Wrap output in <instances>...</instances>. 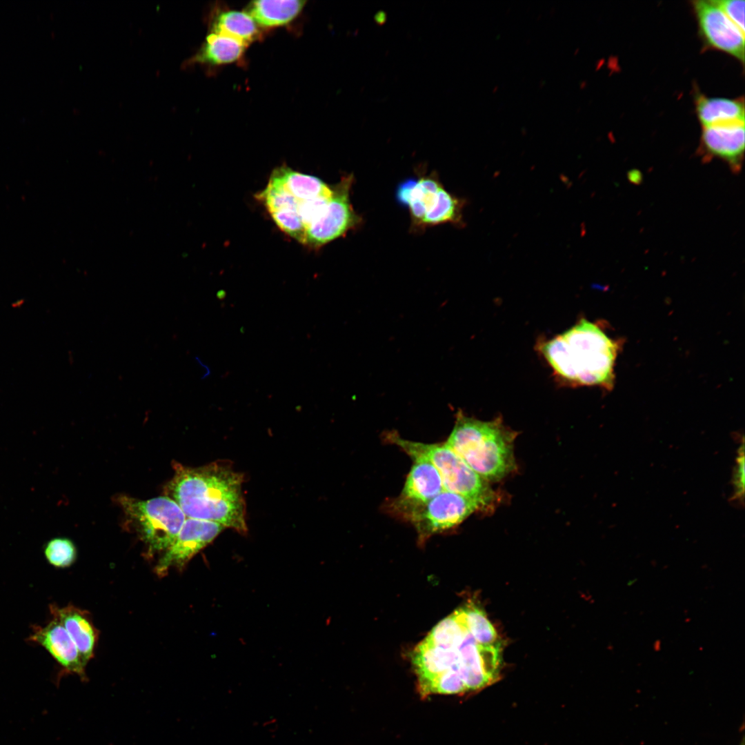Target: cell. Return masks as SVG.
Returning a JSON list of instances; mask_svg holds the SVG:
<instances>
[{
  "mask_svg": "<svg viewBox=\"0 0 745 745\" xmlns=\"http://www.w3.org/2000/svg\"><path fill=\"white\" fill-rule=\"evenodd\" d=\"M726 15L744 33V1L714 0Z\"/></svg>",
  "mask_w": 745,
  "mask_h": 745,
  "instance_id": "4316f807",
  "label": "cell"
},
{
  "mask_svg": "<svg viewBox=\"0 0 745 745\" xmlns=\"http://www.w3.org/2000/svg\"><path fill=\"white\" fill-rule=\"evenodd\" d=\"M400 496L394 502L398 513L423 505L444 489L435 466L424 460L413 461Z\"/></svg>",
  "mask_w": 745,
  "mask_h": 745,
  "instance_id": "5bb4252c",
  "label": "cell"
},
{
  "mask_svg": "<svg viewBox=\"0 0 745 745\" xmlns=\"http://www.w3.org/2000/svg\"><path fill=\"white\" fill-rule=\"evenodd\" d=\"M744 146V123L703 127L701 148L705 159H720L734 173L741 170Z\"/></svg>",
  "mask_w": 745,
  "mask_h": 745,
  "instance_id": "7c38bea8",
  "label": "cell"
},
{
  "mask_svg": "<svg viewBox=\"0 0 745 745\" xmlns=\"http://www.w3.org/2000/svg\"><path fill=\"white\" fill-rule=\"evenodd\" d=\"M352 181L353 177L350 175L343 177L333 186L334 194L326 212L306 230L303 244L317 248L359 226L361 217L350 200Z\"/></svg>",
  "mask_w": 745,
  "mask_h": 745,
  "instance_id": "52a82bcc",
  "label": "cell"
},
{
  "mask_svg": "<svg viewBox=\"0 0 745 745\" xmlns=\"http://www.w3.org/2000/svg\"><path fill=\"white\" fill-rule=\"evenodd\" d=\"M458 610L466 629L477 644L486 646L498 642L495 628L480 607L468 603Z\"/></svg>",
  "mask_w": 745,
  "mask_h": 745,
  "instance_id": "cb8c5ba5",
  "label": "cell"
},
{
  "mask_svg": "<svg viewBox=\"0 0 745 745\" xmlns=\"http://www.w3.org/2000/svg\"><path fill=\"white\" fill-rule=\"evenodd\" d=\"M459 659L457 650L444 649L423 640L414 649L412 656L418 689L449 669L459 672Z\"/></svg>",
  "mask_w": 745,
  "mask_h": 745,
  "instance_id": "e0dca14e",
  "label": "cell"
},
{
  "mask_svg": "<svg viewBox=\"0 0 745 745\" xmlns=\"http://www.w3.org/2000/svg\"><path fill=\"white\" fill-rule=\"evenodd\" d=\"M43 554L51 566L57 568H66L76 561L77 550L71 539L57 537L50 539L45 544Z\"/></svg>",
  "mask_w": 745,
  "mask_h": 745,
  "instance_id": "d4e9b609",
  "label": "cell"
},
{
  "mask_svg": "<svg viewBox=\"0 0 745 745\" xmlns=\"http://www.w3.org/2000/svg\"><path fill=\"white\" fill-rule=\"evenodd\" d=\"M743 745V744H742Z\"/></svg>",
  "mask_w": 745,
  "mask_h": 745,
  "instance_id": "f1b7e54d",
  "label": "cell"
},
{
  "mask_svg": "<svg viewBox=\"0 0 745 745\" xmlns=\"http://www.w3.org/2000/svg\"><path fill=\"white\" fill-rule=\"evenodd\" d=\"M458 610L439 622L425 641L447 650H457L467 633Z\"/></svg>",
  "mask_w": 745,
  "mask_h": 745,
  "instance_id": "603a6c76",
  "label": "cell"
},
{
  "mask_svg": "<svg viewBox=\"0 0 745 745\" xmlns=\"http://www.w3.org/2000/svg\"><path fill=\"white\" fill-rule=\"evenodd\" d=\"M457 650L459 673L467 693L481 690L497 681L501 662L499 642L480 645L467 631Z\"/></svg>",
  "mask_w": 745,
  "mask_h": 745,
  "instance_id": "ba28073f",
  "label": "cell"
},
{
  "mask_svg": "<svg viewBox=\"0 0 745 745\" xmlns=\"http://www.w3.org/2000/svg\"><path fill=\"white\" fill-rule=\"evenodd\" d=\"M696 111L703 127L744 123V104L741 99L700 95L697 99Z\"/></svg>",
  "mask_w": 745,
  "mask_h": 745,
  "instance_id": "ffe728a7",
  "label": "cell"
},
{
  "mask_svg": "<svg viewBox=\"0 0 745 745\" xmlns=\"http://www.w3.org/2000/svg\"><path fill=\"white\" fill-rule=\"evenodd\" d=\"M211 32L234 38L246 46L259 35L253 19L247 12L235 10L223 12L217 16Z\"/></svg>",
  "mask_w": 745,
  "mask_h": 745,
  "instance_id": "7402d4cb",
  "label": "cell"
},
{
  "mask_svg": "<svg viewBox=\"0 0 745 745\" xmlns=\"http://www.w3.org/2000/svg\"><path fill=\"white\" fill-rule=\"evenodd\" d=\"M517 435L501 417L482 421L459 410L445 444L480 477L491 482L503 479L515 470Z\"/></svg>",
  "mask_w": 745,
  "mask_h": 745,
  "instance_id": "3957f363",
  "label": "cell"
},
{
  "mask_svg": "<svg viewBox=\"0 0 745 745\" xmlns=\"http://www.w3.org/2000/svg\"><path fill=\"white\" fill-rule=\"evenodd\" d=\"M50 611L52 618L66 628L86 665L94 656L98 639V631L88 613L72 605L59 607L56 604L50 606Z\"/></svg>",
  "mask_w": 745,
  "mask_h": 745,
  "instance_id": "2e32d148",
  "label": "cell"
},
{
  "mask_svg": "<svg viewBox=\"0 0 745 745\" xmlns=\"http://www.w3.org/2000/svg\"><path fill=\"white\" fill-rule=\"evenodd\" d=\"M224 528L217 522L188 517L174 542L158 562L156 573L161 576L170 568L182 569Z\"/></svg>",
  "mask_w": 745,
  "mask_h": 745,
  "instance_id": "9c48e42d",
  "label": "cell"
},
{
  "mask_svg": "<svg viewBox=\"0 0 745 745\" xmlns=\"http://www.w3.org/2000/svg\"><path fill=\"white\" fill-rule=\"evenodd\" d=\"M477 510L480 508L474 501L444 490L427 503L399 513L415 526L420 537L425 538L457 526Z\"/></svg>",
  "mask_w": 745,
  "mask_h": 745,
  "instance_id": "8992f818",
  "label": "cell"
},
{
  "mask_svg": "<svg viewBox=\"0 0 745 745\" xmlns=\"http://www.w3.org/2000/svg\"><path fill=\"white\" fill-rule=\"evenodd\" d=\"M119 502L150 552L166 550L186 519L179 505L167 496L147 500L121 497Z\"/></svg>",
  "mask_w": 745,
  "mask_h": 745,
  "instance_id": "5b68a950",
  "label": "cell"
},
{
  "mask_svg": "<svg viewBox=\"0 0 745 745\" xmlns=\"http://www.w3.org/2000/svg\"><path fill=\"white\" fill-rule=\"evenodd\" d=\"M306 3L300 0H259L252 1L246 12L257 25L275 28L292 21L301 12Z\"/></svg>",
  "mask_w": 745,
  "mask_h": 745,
  "instance_id": "d6986e66",
  "label": "cell"
},
{
  "mask_svg": "<svg viewBox=\"0 0 745 745\" xmlns=\"http://www.w3.org/2000/svg\"><path fill=\"white\" fill-rule=\"evenodd\" d=\"M693 6L699 29L708 45L744 61V33L715 3L695 1Z\"/></svg>",
  "mask_w": 745,
  "mask_h": 745,
  "instance_id": "30bf717a",
  "label": "cell"
},
{
  "mask_svg": "<svg viewBox=\"0 0 745 745\" xmlns=\"http://www.w3.org/2000/svg\"><path fill=\"white\" fill-rule=\"evenodd\" d=\"M29 641L42 646L66 672L86 679V664L72 639L57 619L45 626L33 625Z\"/></svg>",
  "mask_w": 745,
  "mask_h": 745,
  "instance_id": "8fae6325",
  "label": "cell"
},
{
  "mask_svg": "<svg viewBox=\"0 0 745 745\" xmlns=\"http://www.w3.org/2000/svg\"><path fill=\"white\" fill-rule=\"evenodd\" d=\"M744 439H742V444L738 448L737 457L736 458V464L733 470L732 479L733 495L731 498V501H737L739 504L740 503L743 504L744 495Z\"/></svg>",
  "mask_w": 745,
  "mask_h": 745,
  "instance_id": "484cf974",
  "label": "cell"
},
{
  "mask_svg": "<svg viewBox=\"0 0 745 745\" xmlns=\"http://www.w3.org/2000/svg\"><path fill=\"white\" fill-rule=\"evenodd\" d=\"M257 199L263 203L281 230L303 244L304 228L298 214L297 201L275 176L270 175Z\"/></svg>",
  "mask_w": 745,
  "mask_h": 745,
  "instance_id": "4fadbf2b",
  "label": "cell"
},
{
  "mask_svg": "<svg viewBox=\"0 0 745 745\" xmlns=\"http://www.w3.org/2000/svg\"><path fill=\"white\" fill-rule=\"evenodd\" d=\"M387 438L413 461L424 460L433 464L440 475L445 490L474 501L481 511H491L499 502V497L491 488L490 482L475 472L445 443L413 441L393 433L388 435Z\"/></svg>",
  "mask_w": 745,
  "mask_h": 745,
  "instance_id": "277c9868",
  "label": "cell"
},
{
  "mask_svg": "<svg viewBox=\"0 0 745 745\" xmlns=\"http://www.w3.org/2000/svg\"><path fill=\"white\" fill-rule=\"evenodd\" d=\"M247 46L234 38L211 32L188 64L220 65L239 59Z\"/></svg>",
  "mask_w": 745,
  "mask_h": 745,
  "instance_id": "44dd1931",
  "label": "cell"
},
{
  "mask_svg": "<svg viewBox=\"0 0 745 745\" xmlns=\"http://www.w3.org/2000/svg\"><path fill=\"white\" fill-rule=\"evenodd\" d=\"M622 344L610 337L601 324L582 318L564 332L540 339L536 350L563 386H599L610 390Z\"/></svg>",
  "mask_w": 745,
  "mask_h": 745,
  "instance_id": "6da1fadb",
  "label": "cell"
},
{
  "mask_svg": "<svg viewBox=\"0 0 745 745\" xmlns=\"http://www.w3.org/2000/svg\"><path fill=\"white\" fill-rule=\"evenodd\" d=\"M297 199L298 203L320 197H329L333 193V186L319 178L292 170L282 166L275 168L272 174Z\"/></svg>",
  "mask_w": 745,
  "mask_h": 745,
  "instance_id": "ac0fdd59",
  "label": "cell"
},
{
  "mask_svg": "<svg viewBox=\"0 0 745 745\" xmlns=\"http://www.w3.org/2000/svg\"><path fill=\"white\" fill-rule=\"evenodd\" d=\"M244 475L218 461L190 468L177 466L167 493L186 517L211 521L241 534L248 531Z\"/></svg>",
  "mask_w": 745,
  "mask_h": 745,
  "instance_id": "7a4b0ae2",
  "label": "cell"
},
{
  "mask_svg": "<svg viewBox=\"0 0 745 745\" xmlns=\"http://www.w3.org/2000/svg\"><path fill=\"white\" fill-rule=\"evenodd\" d=\"M387 19V14L384 10H379L374 16V20L377 24L381 26L384 24Z\"/></svg>",
  "mask_w": 745,
  "mask_h": 745,
  "instance_id": "83f0119b",
  "label": "cell"
},
{
  "mask_svg": "<svg viewBox=\"0 0 745 745\" xmlns=\"http://www.w3.org/2000/svg\"><path fill=\"white\" fill-rule=\"evenodd\" d=\"M443 188L435 177L409 178L399 184L396 198L408 208L414 223L420 226L424 217L436 207Z\"/></svg>",
  "mask_w": 745,
  "mask_h": 745,
  "instance_id": "9a60e30c",
  "label": "cell"
}]
</instances>
